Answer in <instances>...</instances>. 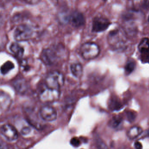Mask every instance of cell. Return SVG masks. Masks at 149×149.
<instances>
[{"mask_svg":"<svg viewBox=\"0 0 149 149\" xmlns=\"http://www.w3.org/2000/svg\"><path fill=\"white\" fill-rule=\"evenodd\" d=\"M70 23L73 27L79 28L84 25L85 22L83 14L78 11H74L70 16L69 19Z\"/></svg>","mask_w":149,"mask_h":149,"instance_id":"obj_10","label":"cell"},{"mask_svg":"<svg viewBox=\"0 0 149 149\" xmlns=\"http://www.w3.org/2000/svg\"><path fill=\"white\" fill-rule=\"evenodd\" d=\"M142 132V129L140 127H133L128 132V136L130 139H135L141 135Z\"/></svg>","mask_w":149,"mask_h":149,"instance_id":"obj_15","label":"cell"},{"mask_svg":"<svg viewBox=\"0 0 149 149\" xmlns=\"http://www.w3.org/2000/svg\"><path fill=\"white\" fill-rule=\"evenodd\" d=\"M111 22L107 18L102 17H96L92 23V31L100 32L105 31L109 27Z\"/></svg>","mask_w":149,"mask_h":149,"instance_id":"obj_8","label":"cell"},{"mask_svg":"<svg viewBox=\"0 0 149 149\" xmlns=\"http://www.w3.org/2000/svg\"><path fill=\"white\" fill-rule=\"evenodd\" d=\"M122 121V118L120 116H116L114 117L111 121V125L113 127H118Z\"/></svg>","mask_w":149,"mask_h":149,"instance_id":"obj_21","label":"cell"},{"mask_svg":"<svg viewBox=\"0 0 149 149\" xmlns=\"http://www.w3.org/2000/svg\"><path fill=\"white\" fill-rule=\"evenodd\" d=\"M135 148L136 149H142V145L141 143L139 142H136L135 143Z\"/></svg>","mask_w":149,"mask_h":149,"instance_id":"obj_26","label":"cell"},{"mask_svg":"<svg viewBox=\"0 0 149 149\" xmlns=\"http://www.w3.org/2000/svg\"><path fill=\"white\" fill-rule=\"evenodd\" d=\"M64 77L61 72L54 71L47 74L45 80V86L49 88L59 90L64 85Z\"/></svg>","mask_w":149,"mask_h":149,"instance_id":"obj_2","label":"cell"},{"mask_svg":"<svg viewBox=\"0 0 149 149\" xmlns=\"http://www.w3.org/2000/svg\"><path fill=\"white\" fill-rule=\"evenodd\" d=\"M104 1H106V0H104Z\"/></svg>","mask_w":149,"mask_h":149,"instance_id":"obj_30","label":"cell"},{"mask_svg":"<svg viewBox=\"0 0 149 149\" xmlns=\"http://www.w3.org/2000/svg\"><path fill=\"white\" fill-rule=\"evenodd\" d=\"M10 49L16 58H21L22 57L24 50L19 44L15 42L11 44L10 47Z\"/></svg>","mask_w":149,"mask_h":149,"instance_id":"obj_11","label":"cell"},{"mask_svg":"<svg viewBox=\"0 0 149 149\" xmlns=\"http://www.w3.org/2000/svg\"><path fill=\"white\" fill-rule=\"evenodd\" d=\"M144 137H146V136H149V129H148V130H146L145 133H144Z\"/></svg>","mask_w":149,"mask_h":149,"instance_id":"obj_28","label":"cell"},{"mask_svg":"<svg viewBox=\"0 0 149 149\" xmlns=\"http://www.w3.org/2000/svg\"><path fill=\"white\" fill-rule=\"evenodd\" d=\"M81 56L85 60H92L98 56L100 53L99 47L95 43H85L80 48Z\"/></svg>","mask_w":149,"mask_h":149,"instance_id":"obj_3","label":"cell"},{"mask_svg":"<svg viewBox=\"0 0 149 149\" xmlns=\"http://www.w3.org/2000/svg\"><path fill=\"white\" fill-rule=\"evenodd\" d=\"M15 65L10 61H7L4 63L1 67V73L4 75L8 73L10 70L14 69Z\"/></svg>","mask_w":149,"mask_h":149,"instance_id":"obj_17","label":"cell"},{"mask_svg":"<svg viewBox=\"0 0 149 149\" xmlns=\"http://www.w3.org/2000/svg\"><path fill=\"white\" fill-rule=\"evenodd\" d=\"M143 54L145 56L146 59L148 61H149V51L148 52Z\"/></svg>","mask_w":149,"mask_h":149,"instance_id":"obj_27","label":"cell"},{"mask_svg":"<svg viewBox=\"0 0 149 149\" xmlns=\"http://www.w3.org/2000/svg\"><path fill=\"white\" fill-rule=\"evenodd\" d=\"M138 49L141 53L144 54L149 51V39L147 38H145L142 39L140 42Z\"/></svg>","mask_w":149,"mask_h":149,"instance_id":"obj_16","label":"cell"},{"mask_svg":"<svg viewBox=\"0 0 149 149\" xmlns=\"http://www.w3.org/2000/svg\"><path fill=\"white\" fill-rule=\"evenodd\" d=\"M32 31L28 25L21 24L18 25L14 32V38L17 42L28 41L31 38Z\"/></svg>","mask_w":149,"mask_h":149,"instance_id":"obj_5","label":"cell"},{"mask_svg":"<svg viewBox=\"0 0 149 149\" xmlns=\"http://www.w3.org/2000/svg\"><path fill=\"white\" fill-rule=\"evenodd\" d=\"M120 31H112L108 34V41L110 45L115 48H119L124 43V40L121 37Z\"/></svg>","mask_w":149,"mask_h":149,"instance_id":"obj_9","label":"cell"},{"mask_svg":"<svg viewBox=\"0 0 149 149\" xmlns=\"http://www.w3.org/2000/svg\"><path fill=\"white\" fill-rule=\"evenodd\" d=\"M31 129L29 127H24L21 130V133L22 135L27 136L31 132Z\"/></svg>","mask_w":149,"mask_h":149,"instance_id":"obj_24","label":"cell"},{"mask_svg":"<svg viewBox=\"0 0 149 149\" xmlns=\"http://www.w3.org/2000/svg\"><path fill=\"white\" fill-rule=\"evenodd\" d=\"M95 143L97 149H108L107 145L99 136L96 137L95 139Z\"/></svg>","mask_w":149,"mask_h":149,"instance_id":"obj_20","label":"cell"},{"mask_svg":"<svg viewBox=\"0 0 149 149\" xmlns=\"http://www.w3.org/2000/svg\"><path fill=\"white\" fill-rule=\"evenodd\" d=\"M39 115L43 120L47 122L55 120L57 116L56 109L49 105H45L41 107L39 110Z\"/></svg>","mask_w":149,"mask_h":149,"instance_id":"obj_6","label":"cell"},{"mask_svg":"<svg viewBox=\"0 0 149 149\" xmlns=\"http://www.w3.org/2000/svg\"><path fill=\"white\" fill-rule=\"evenodd\" d=\"M136 64L134 61H129L125 65V73L127 75L131 74L135 68Z\"/></svg>","mask_w":149,"mask_h":149,"instance_id":"obj_19","label":"cell"},{"mask_svg":"<svg viewBox=\"0 0 149 149\" xmlns=\"http://www.w3.org/2000/svg\"><path fill=\"white\" fill-rule=\"evenodd\" d=\"M14 86L17 91L20 93H24L26 89V85L24 81L22 79H18L15 81Z\"/></svg>","mask_w":149,"mask_h":149,"instance_id":"obj_18","label":"cell"},{"mask_svg":"<svg viewBox=\"0 0 149 149\" xmlns=\"http://www.w3.org/2000/svg\"><path fill=\"white\" fill-rule=\"evenodd\" d=\"M71 71L73 75L77 78H80L83 74V66L80 63H73L71 65Z\"/></svg>","mask_w":149,"mask_h":149,"instance_id":"obj_12","label":"cell"},{"mask_svg":"<svg viewBox=\"0 0 149 149\" xmlns=\"http://www.w3.org/2000/svg\"><path fill=\"white\" fill-rule=\"evenodd\" d=\"M148 22H149V17H148Z\"/></svg>","mask_w":149,"mask_h":149,"instance_id":"obj_29","label":"cell"},{"mask_svg":"<svg viewBox=\"0 0 149 149\" xmlns=\"http://www.w3.org/2000/svg\"><path fill=\"white\" fill-rule=\"evenodd\" d=\"M1 134L7 141H14L18 137L16 129L12 125L9 124L3 125L1 128Z\"/></svg>","mask_w":149,"mask_h":149,"instance_id":"obj_7","label":"cell"},{"mask_svg":"<svg viewBox=\"0 0 149 149\" xmlns=\"http://www.w3.org/2000/svg\"><path fill=\"white\" fill-rule=\"evenodd\" d=\"M127 116L128 120L129 122H133L136 118V114L134 112L132 111H127Z\"/></svg>","mask_w":149,"mask_h":149,"instance_id":"obj_22","label":"cell"},{"mask_svg":"<svg viewBox=\"0 0 149 149\" xmlns=\"http://www.w3.org/2000/svg\"><path fill=\"white\" fill-rule=\"evenodd\" d=\"M60 95V90L49 88L45 86V87L38 93V98L42 102L52 103L57 101Z\"/></svg>","mask_w":149,"mask_h":149,"instance_id":"obj_4","label":"cell"},{"mask_svg":"<svg viewBox=\"0 0 149 149\" xmlns=\"http://www.w3.org/2000/svg\"><path fill=\"white\" fill-rule=\"evenodd\" d=\"M63 47L52 46L44 49L40 55V59L45 64L52 65L56 64L61 58Z\"/></svg>","mask_w":149,"mask_h":149,"instance_id":"obj_1","label":"cell"},{"mask_svg":"<svg viewBox=\"0 0 149 149\" xmlns=\"http://www.w3.org/2000/svg\"><path fill=\"white\" fill-rule=\"evenodd\" d=\"M70 143H71L72 146L74 147H79L80 144V141L78 138H77V137H73V138H72Z\"/></svg>","mask_w":149,"mask_h":149,"instance_id":"obj_23","label":"cell"},{"mask_svg":"<svg viewBox=\"0 0 149 149\" xmlns=\"http://www.w3.org/2000/svg\"><path fill=\"white\" fill-rule=\"evenodd\" d=\"M24 1L27 3L31 4V5H35L38 3L41 0H24Z\"/></svg>","mask_w":149,"mask_h":149,"instance_id":"obj_25","label":"cell"},{"mask_svg":"<svg viewBox=\"0 0 149 149\" xmlns=\"http://www.w3.org/2000/svg\"><path fill=\"white\" fill-rule=\"evenodd\" d=\"M0 100L1 109H3L8 108L11 104V99L10 97L4 92H1Z\"/></svg>","mask_w":149,"mask_h":149,"instance_id":"obj_14","label":"cell"},{"mask_svg":"<svg viewBox=\"0 0 149 149\" xmlns=\"http://www.w3.org/2000/svg\"><path fill=\"white\" fill-rule=\"evenodd\" d=\"M108 107L112 111H118L122 108V105L119 99L115 97L111 98L108 102Z\"/></svg>","mask_w":149,"mask_h":149,"instance_id":"obj_13","label":"cell"}]
</instances>
